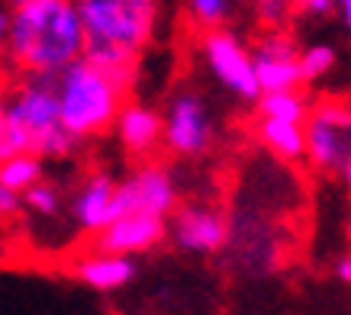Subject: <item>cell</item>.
<instances>
[{
    "instance_id": "6da1fadb",
    "label": "cell",
    "mask_w": 351,
    "mask_h": 315,
    "mask_svg": "<svg viewBox=\"0 0 351 315\" xmlns=\"http://www.w3.org/2000/svg\"><path fill=\"white\" fill-rule=\"evenodd\" d=\"M0 32L13 74H58L87 52V32L75 0L13 7L3 13Z\"/></svg>"
},
{
    "instance_id": "7a4b0ae2",
    "label": "cell",
    "mask_w": 351,
    "mask_h": 315,
    "mask_svg": "<svg viewBox=\"0 0 351 315\" xmlns=\"http://www.w3.org/2000/svg\"><path fill=\"white\" fill-rule=\"evenodd\" d=\"M62 123L55 74H16L0 103V161L39 155L43 161H68L81 151Z\"/></svg>"
},
{
    "instance_id": "3957f363",
    "label": "cell",
    "mask_w": 351,
    "mask_h": 315,
    "mask_svg": "<svg viewBox=\"0 0 351 315\" xmlns=\"http://www.w3.org/2000/svg\"><path fill=\"white\" fill-rule=\"evenodd\" d=\"M87 32V52L94 64L136 84L138 58L152 45L161 16V0H75Z\"/></svg>"
},
{
    "instance_id": "277c9868",
    "label": "cell",
    "mask_w": 351,
    "mask_h": 315,
    "mask_svg": "<svg viewBox=\"0 0 351 315\" xmlns=\"http://www.w3.org/2000/svg\"><path fill=\"white\" fill-rule=\"evenodd\" d=\"M55 90L62 103L64 129L81 142L113 132L117 116L123 113L132 94V87L123 84L117 74H110L90 58H77L75 64L55 74Z\"/></svg>"
},
{
    "instance_id": "5b68a950",
    "label": "cell",
    "mask_w": 351,
    "mask_h": 315,
    "mask_svg": "<svg viewBox=\"0 0 351 315\" xmlns=\"http://www.w3.org/2000/svg\"><path fill=\"white\" fill-rule=\"evenodd\" d=\"M197 52L206 68V74L226 94L245 103H258L261 100V84H258V68L252 45L239 39L232 29H210L200 32L197 39Z\"/></svg>"
},
{
    "instance_id": "8992f818",
    "label": "cell",
    "mask_w": 351,
    "mask_h": 315,
    "mask_svg": "<svg viewBox=\"0 0 351 315\" xmlns=\"http://www.w3.org/2000/svg\"><path fill=\"white\" fill-rule=\"evenodd\" d=\"M306 164L319 174L341 177L351 168V103L316 100L306 119Z\"/></svg>"
},
{
    "instance_id": "52a82bcc",
    "label": "cell",
    "mask_w": 351,
    "mask_h": 315,
    "mask_svg": "<svg viewBox=\"0 0 351 315\" xmlns=\"http://www.w3.org/2000/svg\"><path fill=\"white\" fill-rule=\"evenodd\" d=\"M165 151L174 158H200L216 142V123L203 94L184 87L165 103Z\"/></svg>"
},
{
    "instance_id": "ba28073f",
    "label": "cell",
    "mask_w": 351,
    "mask_h": 315,
    "mask_svg": "<svg viewBox=\"0 0 351 315\" xmlns=\"http://www.w3.org/2000/svg\"><path fill=\"white\" fill-rule=\"evenodd\" d=\"M232 219L213 203H181L168 219V242L184 254L213 257L229 248Z\"/></svg>"
},
{
    "instance_id": "9c48e42d",
    "label": "cell",
    "mask_w": 351,
    "mask_h": 315,
    "mask_svg": "<svg viewBox=\"0 0 351 315\" xmlns=\"http://www.w3.org/2000/svg\"><path fill=\"white\" fill-rule=\"evenodd\" d=\"M181 206V187L165 164H138L136 171H129L126 177L119 180L117 190V210L119 216L129 212H142V216H161L171 219Z\"/></svg>"
},
{
    "instance_id": "30bf717a",
    "label": "cell",
    "mask_w": 351,
    "mask_h": 315,
    "mask_svg": "<svg viewBox=\"0 0 351 315\" xmlns=\"http://www.w3.org/2000/svg\"><path fill=\"white\" fill-rule=\"evenodd\" d=\"M300 49L297 36L290 29H265L252 42L258 68V84L261 94H274V90H300L306 87L303 71H300Z\"/></svg>"
},
{
    "instance_id": "8fae6325",
    "label": "cell",
    "mask_w": 351,
    "mask_h": 315,
    "mask_svg": "<svg viewBox=\"0 0 351 315\" xmlns=\"http://www.w3.org/2000/svg\"><path fill=\"white\" fill-rule=\"evenodd\" d=\"M117 190L119 180L107 171H90L87 177L75 187L71 200H68V219L77 231H84L90 238H97L104 229H110L119 219L117 210Z\"/></svg>"
},
{
    "instance_id": "7c38bea8",
    "label": "cell",
    "mask_w": 351,
    "mask_h": 315,
    "mask_svg": "<svg viewBox=\"0 0 351 315\" xmlns=\"http://www.w3.org/2000/svg\"><path fill=\"white\" fill-rule=\"evenodd\" d=\"M168 242V219L161 216H142V212H129L119 216L110 229H104L94 238V248L110 254H126V257H138V254L155 251L158 244Z\"/></svg>"
},
{
    "instance_id": "4fadbf2b",
    "label": "cell",
    "mask_w": 351,
    "mask_h": 315,
    "mask_svg": "<svg viewBox=\"0 0 351 315\" xmlns=\"http://www.w3.org/2000/svg\"><path fill=\"white\" fill-rule=\"evenodd\" d=\"M113 138L129 158L145 161L158 148H165V113L149 103H142V100H129L123 106V113L117 116Z\"/></svg>"
},
{
    "instance_id": "5bb4252c",
    "label": "cell",
    "mask_w": 351,
    "mask_h": 315,
    "mask_svg": "<svg viewBox=\"0 0 351 315\" xmlns=\"http://www.w3.org/2000/svg\"><path fill=\"white\" fill-rule=\"evenodd\" d=\"M71 270H75V277L81 284L97 290V293H117V290H126V286L136 280L138 267H136V257L90 248L87 254L75 257Z\"/></svg>"
},
{
    "instance_id": "9a60e30c",
    "label": "cell",
    "mask_w": 351,
    "mask_h": 315,
    "mask_svg": "<svg viewBox=\"0 0 351 315\" xmlns=\"http://www.w3.org/2000/svg\"><path fill=\"white\" fill-rule=\"evenodd\" d=\"M242 248V267L252 273H267L277 267V244L271 238V231L261 222L248 219H232V235H229V251Z\"/></svg>"
},
{
    "instance_id": "2e32d148",
    "label": "cell",
    "mask_w": 351,
    "mask_h": 315,
    "mask_svg": "<svg viewBox=\"0 0 351 315\" xmlns=\"http://www.w3.org/2000/svg\"><path fill=\"white\" fill-rule=\"evenodd\" d=\"M255 136L280 161H306V123H287V119L258 116Z\"/></svg>"
},
{
    "instance_id": "e0dca14e",
    "label": "cell",
    "mask_w": 351,
    "mask_h": 315,
    "mask_svg": "<svg viewBox=\"0 0 351 315\" xmlns=\"http://www.w3.org/2000/svg\"><path fill=\"white\" fill-rule=\"evenodd\" d=\"M258 116H271V119H287V123H306L313 113V100L300 90H274V94H261L255 103Z\"/></svg>"
},
{
    "instance_id": "ac0fdd59",
    "label": "cell",
    "mask_w": 351,
    "mask_h": 315,
    "mask_svg": "<svg viewBox=\"0 0 351 315\" xmlns=\"http://www.w3.org/2000/svg\"><path fill=\"white\" fill-rule=\"evenodd\" d=\"M45 174V161L39 155H16L10 161H0V187L13 190V193H26L32 190Z\"/></svg>"
},
{
    "instance_id": "d6986e66",
    "label": "cell",
    "mask_w": 351,
    "mask_h": 315,
    "mask_svg": "<svg viewBox=\"0 0 351 315\" xmlns=\"http://www.w3.org/2000/svg\"><path fill=\"white\" fill-rule=\"evenodd\" d=\"M23 212L32 219H58L62 212H68L62 187L52 180H39L32 190L23 193Z\"/></svg>"
},
{
    "instance_id": "ffe728a7",
    "label": "cell",
    "mask_w": 351,
    "mask_h": 315,
    "mask_svg": "<svg viewBox=\"0 0 351 315\" xmlns=\"http://www.w3.org/2000/svg\"><path fill=\"white\" fill-rule=\"evenodd\" d=\"M235 3L239 0H184V10H187V16H191L197 29L210 32V29H229Z\"/></svg>"
},
{
    "instance_id": "44dd1931",
    "label": "cell",
    "mask_w": 351,
    "mask_h": 315,
    "mask_svg": "<svg viewBox=\"0 0 351 315\" xmlns=\"http://www.w3.org/2000/svg\"><path fill=\"white\" fill-rule=\"evenodd\" d=\"M335 62H339V55H335V49H332L329 42L306 45V49L300 52V71H303V81L313 84V81L326 77V74L335 68Z\"/></svg>"
},
{
    "instance_id": "7402d4cb",
    "label": "cell",
    "mask_w": 351,
    "mask_h": 315,
    "mask_svg": "<svg viewBox=\"0 0 351 315\" xmlns=\"http://www.w3.org/2000/svg\"><path fill=\"white\" fill-rule=\"evenodd\" d=\"M248 7L255 13V20L265 26V29H287L290 20H293V7L287 0H248Z\"/></svg>"
},
{
    "instance_id": "603a6c76",
    "label": "cell",
    "mask_w": 351,
    "mask_h": 315,
    "mask_svg": "<svg viewBox=\"0 0 351 315\" xmlns=\"http://www.w3.org/2000/svg\"><path fill=\"white\" fill-rule=\"evenodd\" d=\"M23 212V193H13V190L0 187V216L3 219H16Z\"/></svg>"
},
{
    "instance_id": "cb8c5ba5",
    "label": "cell",
    "mask_w": 351,
    "mask_h": 315,
    "mask_svg": "<svg viewBox=\"0 0 351 315\" xmlns=\"http://www.w3.org/2000/svg\"><path fill=\"white\" fill-rule=\"evenodd\" d=\"M332 10H339V7H335L332 0H306L300 13H306V16H329Z\"/></svg>"
},
{
    "instance_id": "d4e9b609",
    "label": "cell",
    "mask_w": 351,
    "mask_h": 315,
    "mask_svg": "<svg viewBox=\"0 0 351 315\" xmlns=\"http://www.w3.org/2000/svg\"><path fill=\"white\" fill-rule=\"evenodd\" d=\"M335 280H341V284H351V248L345 254H339V261H335Z\"/></svg>"
},
{
    "instance_id": "484cf974",
    "label": "cell",
    "mask_w": 351,
    "mask_h": 315,
    "mask_svg": "<svg viewBox=\"0 0 351 315\" xmlns=\"http://www.w3.org/2000/svg\"><path fill=\"white\" fill-rule=\"evenodd\" d=\"M339 13H341V23H345V29L351 32V3L345 7V10H339Z\"/></svg>"
},
{
    "instance_id": "4316f807",
    "label": "cell",
    "mask_w": 351,
    "mask_h": 315,
    "mask_svg": "<svg viewBox=\"0 0 351 315\" xmlns=\"http://www.w3.org/2000/svg\"><path fill=\"white\" fill-rule=\"evenodd\" d=\"M26 3H43V0H7V7H26Z\"/></svg>"
},
{
    "instance_id": "83f0119b",
    "label": "cell",
    "mask_w": 351,
    "mask_h": 315,
    "mask_svg": "<svg viewBox=\"0 0 351 315\" xmlns=\"http://www.w3.org/2000/svg\"><path fill=\"white\" fill-rule=\"evenodd\" d=\"M287 3H290V7H293V10H303V3H306V0H287Z\"/></svg>"
},
{
    "instance_id": "f1b7e54d",
    "label": "cell",
    "mask_w": 351,
    "mask_h": 315,
    "mask_svg": "<svg viewBox=\"0 0 351 315\" xmlns=\"http://www.w3.org/2000/svg\"><path fill=\"white\" fill-rule=\"evenodd\" d=\"M341 180H345V187H348V190H351V168H348V171H345V174H341Z\"/></svg>"
},
{
    "instance_id": "f546056e",
    "label": "cell",
    "mask_w": 351,
    "mask_h": 315,
    "mask_svg": "<svg viewBox=\"0 0 351 315\" xmlns=\"http://www.w3.org/2000/svg\"><path fill=\"white\" fill-rule=\"evenodd\" d=\"M332 3H335V7H339V10H345V7H348L351 0H332Z\"/></svg>"
},
{
    "instance_id": "4dcf8cb0",
    "label": "cell",
    "mask_w": 351,
    "mask_h": 315,
    "mask_svg": "<svg viewBox=\"0 0 351 315\" xmlns=\"http://www.w3.org/2000/svg\"><path fill=\"white\" fill-rule=\"evenodd\" d=\"M348 238H351V222H348Z\"/></svg>"
}]
</instances>
